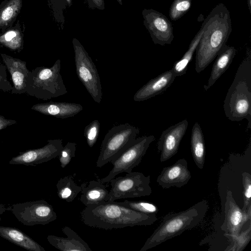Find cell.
Returning a JSON list of instances; mask_svg holds the SVG:
<instances>
[{"label":"cell","instance_id":"cell-1","mask_svg":"<svg viewBox=\"0 0 251 251\" xmlns=\"http://www.w3.org/2000/svg\"><path fill=\"white\" fill-rule=\"evenodd\" d=\"M80 219L86 226L105 230L150 226L157 220L156 214L141 213L109 201L86 206Z\"/></svg>","mask_w":251,"mask_h":251},{"label":"cell","instance_id":"cell-2","mask_svg":"<svg viewBox=\"0 0 251 251\" xmlns=\"http://www.w3.org/2000/svg\"><path fill=\"white\" fill-rule=\"evenodd\" d=\"M203 22V32L196 50L195 70L198 73L215 58L232 31L229 10L222 3L212 9Z\"/></svg>","mask_w":251,"mask_h":251},{"label":"cell","instance_id":"cell-3","mask_svg":"<svg viewBox=\"0 0 251 251\" xmlns=\"http://www.w3.org/2000/svg\"><path fill=\"white\" fill-rule=\"evenodd\" d=\"M226 117L231 121L246 119L251 128V50L240 64L224 101Z\"/></svg>","mask_w":251,"mask_h":251},{"label":"cell","instance_id":"cell-4","mask_svg":"<svg viewBox=\"0 0 251 251\" xmlns=\"http://www.w3.org/2000/svg\"><path fill=\"white\" fill-rule=\"evenodd\" d=\"M208 208V201L202 200L185 210L166 215L140 251L155 247L197 226L204 218Z\"/></svg>","mask_w":251,"mask_h":251},{"label":"cell","instance_id":"cell-5","mask_svg":"<svg viewBox=\"0 0 251 251\" xmlns=\"http://www.w3.org/2000/svg\"><path fill=\"white\" fill-rule=\"evenodd\" d=\"M61 60L50 67H38L29 72L26 93L47 100L66 94L68 91L60 74Z\"/></svg>","mask_w":251,"mask_h":251},{"label":"cell","instance_id":"cell-6","mask_svg":"<svg viewBox=\"0 0 251 251\" xmlns=\"http://www.w3.org/2000/svg\"><path fill=\"white\" fill-rule=\"evenodd\" d=\"M139 129L128 123L112 127L105 135L96 166L101 168L117 158L136 139Z\"/></svg>","mask_w":251,"mask_h":251},{"label":"cell","instance_id":"cell-7","mask_svg":"<svg viewBox=\"0 0 251 251\" xmlns=\"http://www.w3.org/2000/svg\"><path fill=\"white\" fill-rule=\"evenodd\" d=\"M75 53L76 73L93 100L100 103L102 96L101 84L96 66L80 42L74 38L72 41Z\"/></svg>","mask_w":251,"mask_h":251},{"label":"cell","instance_id":"cell-8","mask_svg":"<svg viewBox=\"0 0 251 251\" xmlns=\"http://www.w3.org/2000/svg\"><path fill=\"white\" fill-rule=\"evenodd\" d=\"M109 182L111 188L109 201L149 196L152 193L150 176H146L141 172H131L125 176L115 177Z\"/></svg>","mask_w":251,"mask_h":251},{"label":"cell","instance_id":"cell-9","mask_svg":"<svg viewBox=\"0 0 251 251\" xmlns=\"http://www.w3.org/2000/svg\"><path fill=\"white\" fill-rule=\"evenodd\" d=\"M154 140L153 135L136 138L129 147L110 162L113 167L108 175L104 178L98 179L105 183L109 182L110 180L122 173L131 172L133 169L140 163L150 144Z\"/></svg>","mask_w":251,"mask_h":251},{"label":"cell","instance_id":"cell-10","mask_svg":"<svg viewBox=\"0 0 251 251\" xmlns=\"http://www.w3.org/2000/svg\"><path fill=\"white\" fill-rule=\"evenodd\" d=\"M7 208L20 222L27 226L45 225L57 219L52 205L44 200L13 204Z\"/></svg>","mask_w":251,"mask_h":251},{"label":"cell","instance_id":"cell-11","mask_svg":"<svg viewBox=\"0 0 251 251\" xmlns=\"http://www.w3.org/2000/svg\"><path fill=\"white\" fill-rule=\"evenodd\" d=\"M143 23L155 44L164 46L171 44L174 36L171 22L160 12L153 9L142 11Z\"/></svg>","mask_w":251,"mask_h":251},{"label":"cell","instance_id":"cell-12","mask_svg":"<svg viewBox=\"0 0 251 251\" xmlns=\"http://www.w3.org/2000/svg\"><path fill=\"white\" fill-rule=\"evenodd\" d=\"M62 143L60 139H49L47 144L42 148L20 152L12 158L9 164L35 166L48 162L58 156L63 147Z\"/></svg>","mask_w":251,"mask_h":251},{"label":"cell","instance_id":"cell-13","mask_svg":"<svg viewBox=\"0 0 251 251\" xmlns=\"http://www.w3.org/2000/svg\"><path fill=\"white\" fill-rule=\"evenodd\" d=\"M188 126L187 120L184 119L163 131L157 143V151L160 153L161 162L170 159L177 152Z\"/></svg>","mask_w":251,"mask_h":251},{"label":"cell","instance_id":"cell-14","mask_svg":"<svg viewBox=\"0 0 251 251\" xmlns=\"http://www.w3.org/2000/svg\"><path fill=\"white\" fill-rule=\"evenodd\" d=\"M226 200L225 217L221 229L225 233L238 235L244 224L251 220V211H244L236 202L229 190L226 191Z\"/></svg>","mask_w":251,"mask_h":251},{"label":"cell","instance_id":"cell-15","mask_svg":"<svg viewBox=\"0 0 251 251\" xmlns=\"http://www.w3.org/2000/svg\"><path fill=\"white\" fill-rule=\"evenodd\" d=\"M191 178L188 163L186 159L182 158L164 167L157 176L156 182L163 189L172 187L180 188L187 184Z\"/></svg>","mask_w":251,"mask_h":251},{"label":"cell","instance_id":"cell-16","mask_svg":"<svg viewBox=\"0 0 251 251\" xmlns=\"http://www.w3.org/2000/svg\"><path fill=\"white\" fill-rule=\"evenodd\" d=\"M0 55L11 75L13 88L10 93L15 94L26 93L30 72L26 67V62L5 53H0Z\"/></svg>","mask_w":251,"mask_h":251},{"label":"cell","instance_id":"cell-17","mask_svg":"<svg viewBox=\"0 0 251 251\" xmlns=\"http://www.w3.org/2000/svg\"><path fill=\"white\" fill-rule=\"evenodd\" d=\"M175 77L172 69L163 73L139 89L134 94L133 100L144 101L163 93L173 83Z\"/></svg>","mask_w":251,"mask_h":251},{"label":"cell","instance_id":"cell-18","mask_svg":"<svg viewBox=\"0 0 251 251\" xmlns=\"http://www.w3.org/2000/svg\"><path fill=\"white\" fill-rule=\"evenodd\" d=\"M62 231L67 237L53 235L47 236V240L51 246L62 251H92L88 244L70 227L65 226Z\"/></svg>","mask_w":251,"mask_h":251},{"label":"cell","instance_id":"cell-19","mask_svg":"<svg viewBox=\"0 0 251 251\" xmlns=\"http://www.w3.org/2000/svg\"><path fill=\"white\" fill-rule=\"evenodd\" d=\"M31 109L46 115L66 119L75 116L82 110L83 107L76 103L50 101L35 104Z\"/></svg>","mask_w":251,"mask_h":251},{"label":"cell","instance_id":"cell-20","mask_svg":"<svg viewBox=\"0 0 251 251\" xmlns=\"http://www.w3.org/2000/svg\"><path fill=\"white\" fill-rule=\"evenodd\" d=\"M80 186V201L85 206L99 204L109 200V191L106 189L104 183L98 179L83 183Z\"/></svg>","mask_w":251,"mask_h":251},{"label":"cell","instance_id":"cell-21","mask_svg":"<svg viewBox=\"0 0 251 251\" xmlns=\"http://www.w3.org/2000/svg\"><path fill=\"white\" fill-rule=\"evenodd\" d=\"M236 53V49L232 46L225 44L218 52L210 75L204 89L208 90L227 69Z\"/></svg>","mask_w":251,"mask_h":251},{"label":"cell","instance_id":"cell-22","mask_svg":"<svg viewBox=\"0 0 251 251\" xmlns=\"http://www.w3.org/2000/svg\"><path fill=\"white\" fill-rule=\"evenodd\" d=\"M0 236L29 251H45L37 242L16 228L0 226Z\"/></svg>","mask_w":251,"mask_h":251},{"label":"cell","instance_id":"cell-23","mask_svg":"<svg viewBox=\"0 0 251 251\" xmlns=\"http://www.w3.org/2000/svg\"><path fill=\"white\" fill-rule=\"evenodd\" d=\"M191 150L193 160L200 169H202L205 162V147L202 130L198 122H196L192 129Z\"/></svg>","mask_w":251,"mask_h":251},{"label":"cell","instance_id":"cell-24","mask_svg":"<svg viewBox=\"0 0 251 251\" xmlns=\"http://www.w3.org/2000/svg\"><path fill=\"white\" fill-rule=\"evenodd\" d=\"M0 44L9 50L20 52L24 48V33L19 20L15 26L0 33Z\"/></svg>","mask_w":251,"mask_h":251},{"label":"cell","instance_id":"cell-25","mask_svg":"<svg viewBox=\"0 0 251 251\" xmlns=\"http://www.w3.org/2000/svg\"><path fill=\"white\" fill-rule=\"evenodd\" d=\"M22 0H4L0 4V29L3 31L12 25L20 13Z\"/></svg>","mask_w":251,"mask_h":251},{"label":"cell","instance_id":"cell-26","mask_svg":"<svg viewBox=\"0 0 251 251\" xmlns=\"http://www.w3.org/2000/svg\"><path fill=\"white\" fill-rule=\"evenodd\" d=\"M204 26L203 22L200 29L191 41L187 51L180 59L175 63L172 70L175 77L181 76L186 73L203 32Z\"/></svg>","mask_w":251,"mask_h":251},{"label":"cell","instance_id":"cell-27","mask_svg":"<svg viewBox=\"0 0 251 251\" xmlns=\"http://www.w3.org/2000/svg\"><path fill=\"white\" fill-rule=\"evenodd\" d=\"M58 197L70 202L73 201L81 192V187L75 182L72 176H67L59 179L56 184Z\"/></svg>","mask_w":251,"mask_h":251},{"label":"cell","instance_id":"cell-28","mask_svg":"<svg viewBox=\"0 0 251 251\" xmlns=\"http://www.w3.org/2000/svg\"><path fill=\"white\" fill-rule=\"evenodd\" d=\"M117 203L133 210L146 214H156L159 211L157 206L154 203L148 201L125 200L124 201Z\"/></svg>","mask_w":251,"mask_h":251},{"label":"cell","instance_id":"cell-29","mask_svg":"<svg viewBox=\"0 0 251 251\" xmlns=\"http://www.w3.org/2000/svg\"><path fill=\"white\" fill-rule=\"evenodd\" d=\"M192 0H174L169 10V17L173 21H176L190 9Z\"/></svg>","mask_w":251,"mask_h":251},{"label":"cell","instance_id":"cell-30","mask_svg":"<svg viewBox=\"0 0 251 251\" xmlns=\"http://www.w3.org/2000/svg\"><path fill=\"white\" fill-rule=\"evenodd\" d=\"M251 225L246 231L240 233L238 235H233L225 233V235L233 240V246L225 250V251H240L244 249L251 239Z\"/></svg>","mask_w":251,"mask_h":251},{"label":"cell","instance_id":"cell-31","mask_svg":"<svg viewBox=\"0 0 251 251\" xmlns=\"http://www.w3.org/2000/svg\"><path fill=\"white\" fill-rule=\"evenodd\" d=\"M243 185L244 204L242 208L245 212L251 211V175L248 172L242 173Z\"/></svg>","mask_w":251,"mask_h":251},{"label":"cell","instance_id":"cell-32","mask_svg":"<svg viewBox=\"0 0 251 251\" xmlns=\"http://www.w3.org/2000/svg\"><path fill=\"white\" fill-rule=\"evenodd\" d=\"M100 131V124L98 120H94L85 126L84 130L87 143L90 147H93L96 144Z\"/></svg>","mask_w":251,"mask_h":251},{"label":"cell","instance_id":"cell-33","mask_svg":"<svg viewBox=\"0 0 251 251\" xmlns=\"http://www.w3.org/2000/svg\"><path fill=\"white\" fill-rule=\"evenodd\" d=\"M76 146L75 143L70 142L63 146L58 156L60 166L62 168L66 167L75 156Z\"/></svg>","mask_w":251,"mask_h":251},{"label":"cell","instance_id":"cell-34","mask_svg":"<svg viewBox=\"0 0 251 251\" xmlns=\"http://www.w3.org/2000/svg\"><path fill=\"white\" fill-rule=\"evenodd\" d=\"M53 7L55 12V17L59 23L65 24L64 11L73 4V0H52Z\"/></svg>","mask_w":251,"mask_h":251},{"label":"cell","instance_id":"cell-35","mask_svg":"<svg viewBox=\"0 0 251 251\" xmlns=\"http://www.w3.org/2000/svg\"><path fill=\"white\" fill-rule=\"evenodd\" d=\"M13 85L8 81L6 73V67L0 63V91L4 92H11Z\"/></svg>","mask_w":251,"mask_h":251},{"label":"cell","instance_id":"cell-36","mask_svg":"<svg viewBox=\"0 0 251 251\" xmlns=\"http://www.w3.org/2000/svg\"><path fill=\"white\" fill-rule=\"evenodd\" d=\"M88 7L91 9L104 10L105 3L104 0H87Z\"/></svg>","mask_w":251,"mask_h":251},{"label":"cell","instance_id":"cell-37","mask_svg":"<svg viewBox=\"0 0 251 251\" xmlns=\"http://www.w3.org/2000/svg\"><path fill=\"white\" fill-rule=\"evenodd\" d=\"M16 124V120L6 119L4 116L0 115V131Z\"/></svg>","mask_w":251,"mask_h":251},{"label":"cell","instance_id":"cell-38","mask_svg":"<svg viewBox=\"0 0 251 251\" xmlns=\"http://www.w3.org/2000/svg\"><path fill=\"white\" fill-rule=\"evenodd\" d=\"M6 210H7V208L5 207V205L0 203V221L1 220V218L0 217L1 215L5 212Z\"/></svg>","mask_w":251,"mask_h":251},{"label":"cell","instance_id":"cell-39","mask_svg":"<svg viewBox=\"0 0 251 251\" xmlns=\"http://www.w3.org/2000/svg\"><path fill=\"white\" fill-rule=\"evenodd\" d=\"M247 4L250 12L251 13V0H247Z\"/></svg>","mask_w":251,"mask_h":251},{"label":"cell","instance_id":"cell-40","mask_svg":"<svg viewBox=\"0 0 251 251\" xmlns=\"http://www.w3.org/2000/svg\"><path fill=\"white\" fill-rule=\"evenodd\" d=\"M117 1L118 2V3L120 4V5H122L123 4V2H122V0H117Z\"/></svg>","mask_w":251,"mask_h":251}]
</instances>
